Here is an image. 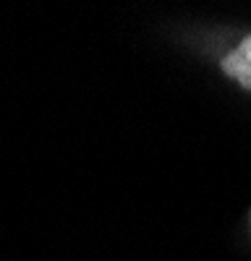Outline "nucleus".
<instances>
[{
	"label": "nucleus",
	"instance_id": "nucleus-1",
	"mask_svg": "<svg viewBox=\"0 0 251 261\" xmlns=\"http://www.w3.org/2000/svg\"><path fill=\"white\" fill-rule=\"evenodd\" d=\"M222 71L228 76H233L241 86L251 89V37H246L241 42L238 50L222 58Z\"/></svg>",
	"mask_w": 251,
	"mask_h": 261
}]
</instances>
